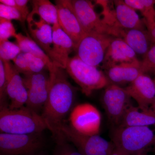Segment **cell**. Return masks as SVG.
<instances>
[{
  "instance_id": "8",
  "label": "cell",
  "mask_w": 155,
  "mask_h": 155,
  "mask_svg": "<svg viewBox=\"0 0 155 155\" xmlns=\"http://www.w3.org/2000/svg\"><path fill=\"white\" fill-rule=\"evenodd\" d=\"M41 133L0 134L1 155H32L43 146Z\"/></svg>"
},
{
  "instance_id": "17",
  "label": "cell",
  "mask_w": 155,
  "mask_h": 155,
  "mask_svg": "<svg viewBox=\"0 0 155 155\" xmlns=\"http://www.w3.org/2000/svg\"><path fill=\"white\" fill-rule=\"evenodd\" d=\"M125 88L140 110L150 107L155 98V84L149 76L142 74Z\"/></svg>"
},
{
  "instance_id": "32",
  "label": "cell",
  "mask_w": 155,
  "mask_h": 155,
  "mask_svg": "<svg viewBox=\"0 0 155 155\" xmlns=\"http://www.w3.org/2000/svg\"><path fill=\"white\" fill-rule=\"evenodd\" d=\"M28 2L29 1L28 0H16V8L18 10L21 15L22 23H25L30 14L28 7Z\"/></svg>"
},
{
  "instance_id": "31",
  "label": "cell",
  "mask_w": 155,
  "mask_h": 155,
  "mask_svg": "<svg viewBox=\"0 0 155 155\" xmlns=\"http://www.w3.org/2000/svg\"><path fill=\"white\" fill-rule=\"evenodd\" d=\"M0 18L8 20H15L22 22V17L16 8L9 7L0 3Z\"/></svg>"
},
{
  "instance_id": "10",
  "label": "cell",
  "mask_w": 155,
  "mask_h": 155,
  "mask_svg": "<svg viewBox=\"0 0 155 155\" xmlns=\"http://www.w3.org/2000/svg\"><path fill=\"white\" fill-rule=\"evenodd\" d=\"M70 125L78 133L89 136L99 135L101 116L97 108L89 103L77 105L69 116Z\"/></svg>"
},
{
  "instance_id": "19",
  "label": "cell",
  "mask_w": 155,
  "mask_h": 155,
  "mask_svg": "<svg viewBox=\"0 0 155 155\" xmlns=\"http://www.w3.org/2000/svg\"><path fill=\"white\" fill-rule=\"evenodd\" d=\"M106 71V75L110 84L121 87L122 85L130 84L140 75L145 74L142 71L140 64L118 65Z\"/></svg>"
},
{
  "instance_id": "28",
  "label": "cell",
  "mask_w": 155,
  "mask_h": 155,
  "mask_svg": "<svg viewBox=\"0 0 155 155\" xmlns=\"http://www.w3.org/2000/svg\"><path fill=\"white\" fill-rule=\"evenodd\" d=\"M53 155H84L63 137H58Z\"/></svg>"
},
{
  "instance_id": "3",
  "label": "cell",
  "mask_w": 155,
  "mask_h": 155,
  "mask_svg": "<svg viewBox=\"0 0 155 155\" xmlns=\"http://www.w3.org/2000/svg\"><path fill=\"white\" fill-rule=\"evenodd\" d=\"M111 142L116 147L130 155L155 147V131L149 127L122 126L113 127Z\"/></svg>"
},
{
  "instance_id": "34",
  "label": "cell",
  "mask_w": 155,
  "mask_h": 155,
  "mask_svg": "<svg viewBox=\"0 0 155 155\" xmlns=\"http://www.w3.org/2000/svg\"><path fill=\"white\" fill-rule=\"evenodd\" d=\"M0 3L6 6L16 8V0H1Z\"/></svg>"
},
{
  "instance_id": "39",
  "label": "cell",
  "mask_w": 155,
  "mask_h": 155,
  "mask_svg": "<svg viewBox=\"0 0 155 155\" xmlns=\"http://www.w3.org/2000/svg\"></svg>"
},
{
  "instance_id": "9",
  "label": "cell",
  "mask_w": 155,
  "mask_h": 155,
  "mask_svg": "<svg viewBox=\"0 0 155 155\" xmlns=\"http://www.w3.org/2000/svg\"><path fill=\"white\" fill-rule=\"evenodd\" d=\"M72 8L85 34L98 33L117 36V28L107 24L95 11L94 5L90 1L71 0Z\"/></svg>"
},
{
  "instance_id": "37",
  "label": "cell",
  "mask_w": 155,
  "mask_h": 155,
  "mask_svg": "<svg viewBox=\"0 0 155 155\" xmlns=\"http://www.w3.org/2000/svg\"><path fill=\"white\" fill-rule=\"evenodd\" d=\"M150 108L155 110V98L152 104L151 105Z\"/></svg>"
},
{
  "instance_id": "12",
  "label": "cell",
  "mask_w": 155,
  "mask_h": 155,
  "mask_svg": "<svg viewBox=\"0 0 155 155\" xmlns=\"http://www.w3.org/2000/svg\"><path fill=\"white\" fill-rule=\"evenodd\" d=\"M115 9L110 11L107 6L104 8V19L108 25L117 28L145 29L144 20L140 19L132 8L123 1H114Z\"/></svg>"
},
{
  "instance_id": "7",
  "label": "cell",
  "mask_w": 155,
  "mask_h": 155,
  "mask_svg": "<svg viewBox=\"0 0 155 155\" xmlns=\"http://www.w3.org/2000/svg\"><path fill=\"white\" fill-rule=\"evenodd\" d=\"M114 37L105 34H85L76 48V55L86 64L97 67L102 63Z\"/></svg>"
},
{
  "instance_id": "33",
  "label": "cell",
  "mask_w": 155,
  "mask_h": 155,
  "mask_svg": "<svg viewBox=\"0 0 155 155\" xmlns=\"http://www.w3.org/2000/svg\"><path fill=\"white\" fill-rule=\"evenodd\" d=\"M145 25L151 41L152 43H155V22Z\"/></svg>"
},
{
  "instance_id": "15",
  "label": "cell",
  "mask_w": 155,
  "mask_h": 155,
  "mask_svg": "<svg viewBox=\"0 0 155 155\" xmlns=\"http://www.w3.org/2000/svg\"><path fill=\"white\" fill-rule=\"evenodd\" d=\"M3 62L8 74L7 94L10 101L8 107L11 109L22 107L26 105L28 99L23 78L11 61Z\"/></svg>"
},
{
  "instance_id": "35",
  "label": "cell",
  "mask_w": 155,
  "mask_h": 155,
  "mask_svg": "<svg viewBox=\"0 0 155 155\" xmlns=\"http://www.w3.org/2000/svg\"><path fill=\"white\" fill-rule=\"evenodd\" d=\"M110 155H130L127 153L125 152L122 150L115 147V149Z\"/></svg>"
},
{
  "instance_id": "20",
  "label": "cell",
  "mask_w": 155,
  "mask_h": 155,
  "mask_svg": "<svg viewBox=\"0 0 155 155\" xmlns=\"http://www.w3.org/2000/svg\"><path fill=\"white\" fill-rule=\"evenodd\" d=\"M118 38L123 40L136 54L143 56L151 45L147 31L145 29L121 28L119 29Z\"/></svg>"
},
{
  "instance_id": "1",
  "label": "cell",
  "mask_w": 155,
  "mask_h": 155,
  "mask_svg": "<svg viewBox=\"0 0 155 155\" xmlns=\"http://www.w3.org/2000/svg\"><path fill=\"white\" fill-rule=\"evenodd\" d=\"M64 70L54 65L48 71L49 90L41 115L48 129L54 136L58 127L64 123V119L74 108L75 98V87L68 80Z\"/></svg>"
},
{
  "instance_id": "29",
  "label": "cell",
  "mask_w": 155,
  "mask_h": 155,
  "mask_svg": "<svg viewBox=\"0 0 155 155\" xmlns=\"http://www.w3.org/2000/svg\"><path fill=\"white\" fill-rule=\"evenodd\" d=\"M16 29L11 20L0 18V42L8 40L17 35Z\"/></svg>"
},
{
  "instance_id": "30",
  "label": "cell",
  "mask_w": 155,
  "mask_h": 155,
  "mask_svg": "<svg viewBox=\"0 0 155 155\" xmlns=\"http://www.w3.org/2000/svg\"><path fill=\"white\" fill-rule=\"evenodd\" d=\"M8 74L2 60L0 59V102L1 107L7 106L6 104L7 98V87Z\"/></svg>"
},
{
  "instance_id": "22",
  "label": "cell",
  "mask_w": 155,
  "mask_h": 155,
  "mask_svg": "<svg viewBox=\"0 0 155 155\" xmlns=\"http://www.w3.org/2000/svg\"><path fill=\"white\" fill-rule=\"evenodd\" d=\"M15 38L21 52L31 54L41 59L44 62L48 71L54 68V65L48 56L29 35L25 36L22 33H17Z\"/></svg>"
},
{
  "instance_id": "25",
  "label": "cell",
  "mask_w": 155,
  "mask_h": 155,
  "mask_svg": "<svg viewBox=\"0 0 155 155\" xmlns=\"http://www.w3.org/2000/svg\"><path fill=\"white\" fill-rule=\"evenodd\" d=\"M124 2L141 12L145 24L155 22V0H125Z\"/></svg>"
},
{
  "instance_id": "6",
  "label": "cell",
  "mask_w": 155,
  "mask_h": 155,
  "mask_svg": "<svg viewBox=\"0 0 155 155\" xmlns=\"http://www.w3.org/2000/svg\"><path fill=\"white\" fill-rule=\"evenodd\" d=\"M131 98L125 88L110 84L105 88L102 104L113 127L121 125L127 110L133 106Z\"/></svg>"
},
{
  "instance_id": "5",
  "label": "cell",
  "mask_w": 155,
  "mask_h": 155,
  "mask_svg": "<svg viewBox=\"0 0 155 155\" xmlns=\"http://www.w3.org/2000/svg\"><path fill=\"white\" fill-rule=\"evenodd\" d=\"M55 136L72 143L84 155H110L115 148L112 142L99 135L81 134L65 123L58 127Z\"/></svg>"
},
{
  "instance_id": "11",
  "label": "cell",
  "mask_w": 155,
  "mask_h": 155,
  "mask_svg": "<svg viewBox=\"0 0 155 155\" xmlns=\"http://www.w3.org/2000/svg\"><path fill=\"white\" fill-rule=\"evenodd\" d=\"M23 82L28 93L25 106L38 114L47 100L50 87V75L44 71L24 75Z\"/></svg>"
},
{
  "instance_id": "38",
  "label": "cell",
  "mask_w": 155,
  "mask_h": 155,
  "mask_svg": "<svg viewBox=\"0 0 155 155\" xmlns=\"http://www.w3.org/2000/svg\"><path fill=\"white\" fill-rule=\"evenodd\" d=\"M155 78H154V79L153 81H154V83L155 84Z\"/></svg>"
},
{
  "instance_id": "26",
  "label": "cell",
  "mask_w": 155,
  "mask_h": 155,
  "mask_svg": "<svg viewBox=\"0 0 155 155\" xmlns=\"http://www.w3.org/2000/svg\"><path fill=\"white\" fill-rule=\"evenodd\" d=\"M21 52L19 46L9 40L0 42V59L13 61Z\"/></svg>"
},
{
  "instance_id": "23",
  "label": "cell",
  "mask_w": 155,
  "mask_h": 155,
  "mask_svg": "<svg viewBox=\"0 0 155 155\" xmlns=\"http://www.w3.org/2000/svg\"><path fill=\"white\" fill-rule=\"evenodd\" d=\"M13 61L17 71L24 75L41 72L46 67L41 59L28 53H20Z\"/></svg>"
},
{
  "instance_id": "40",
  "label": "cell",
  "mask_w": 155,
  "mask_h": 155,
  "mask_svg": "<svg viewBox=\"0 0 155 155\" xmlns=\"http://www.w3.org/2000/svg\"></svg>"
},
{
  "instance_id": "21",
  "label": "cell",
  "mask_w": 155,
  "mask_h": 155,
  "mask_svg": "<svg viewBox=\"0 0 155 155\" xmlns=\"http://www.w3.org/2000/svg\"><path fill=\"white\" fill-rule=\"evenodd\" d=\"M119 126L155 127V110L150 107L140 110L132 106L127 110Z\"/></svg>"
},
{
  "instance_id": "18",
  "label": "cell",
  "mask_w": 155,
  "mask_h": 155,
  "mask_svg": "<svg viewBox=\"0 0 155 155\" xmlns=\"http://www.w3.org/2000/svg\"><path fill=\"white\" fill-rule=\"evenodd\" d=\"M26 21L31 38L48 55L52 45V26L31 12Z\"/></svg>"
},
{
  "instance_id": "4",
  "label": "cell",
  "mask_w": 155,
  "mask_h": 155,
  "mask_svg": "<svg viewBox=\"0 0 155 155\" xmlns=\"http://www.w3.org/2000/svg\"><path fill=\"white\" fill-rule=\"evenodd\" d=\"M65 70L87 96L94 91L105 88L110 84L102 71L86 64L76 55L69 58Z\"/></svg>"
},
{
  "instance_id": "2",
  "label": "cell",
  "mask_w": 155,
  "mask_h": 155,
  "mask_svg": "<svg viewBox=\"0 0 155 155\" xmlns=\"http://www.w3.org/2000/svg\"><path fill=\"white\" fill-rule=\"evenodd\" d=\"M46 129L48 125L42 116L26 106L16 109L1 107V133L31 134L42 133Z\"/></svg>"
},
{
  "instance_id": "27",
  "label": "cell",
  "mask_w": 155,
  "mask_h": 155,
  "mask_svg": "<svg viewBox=\"0 0 155 155\" xmlns=\"http://www.w3.org/2000/svg\"><path fill=\"white\" fill-rule=\"evenodd\" d=\"M140 67L144 74L155 72V43H152L149 49L140 61Z\"/></svg>"
},
{
  "instance_id": "24",
  "label": "cell",
  "mask_w": 155,
  "mask_h": 155,
  "mask_svg": "<svg viewBox=\"0 0 155 155\" xmlns=\"http://www.w3.org/2000/svg\"><path fill=\"white\" fill-rule=\"evenodd\" d=\"M32 11L31 13L36 14L48 24L54 25L58 23V10L48 0L31 1Z\"/></svg>"
},
{
  "instance_id": "36",
  "label": "cell",
  "mask_w": 155,
  "mask_h": 155,
  "mask_svg": "<svg viewBox=\"0 0 155 155\" xmlns=\"http://www.w3.org/2000/svg\"><path fill=\"white\" fill-rule=\"evenodd\" d=\"M148 150H146L134 154L133 155H149L148 153Z\"/></svg>"
},
{
  "instance_id": "13",
  "label": "cell",
  "mask_w": 155,
  "mask_h": 155,
  "mask_svg": "<svg viewBox=\"0 0 155 155\" xmlns=\"http://www.w3.org/2000/svg\"><path fill=\"white\" fill-rule=\"evenodd\" d=\"M55 2L58 10L59 25L72 40L75 49L78 43L85 35V32L76 17L71 0H57Z\"/></svg>"
},
{
  "instance_id": "14",
  "label": "cell",
  "mask_w": 155,
  "mask_h": 155,
  "mask_svg": "<svg viewBox=\"0 0 155 155\" xmlns=\"http://www.w3.org/2000/svg\"><path fill=\"white\" fill-rule=\"evenodd\" d=\"M52 28V45L48 56L55 66L65 69L69 55L75 50V45L59 23L53 25Z\"/></svg>"
},
{
  "instance_id": "16",
  "label": "cell",
  "mask_w": 155,
  "mask_h": 155,
  "mask_svg": "<svg viewBox=\"0 0 155 155\" xmlns=\"http://www.w3.org/2000/svg\"><path fill=\"white\" fill-rule=\"evenodd\" d=\"M136 54L123 40L114 38L108 47L102 64L105 70L123 64H140Z\"/></svg>"
}]
</instances>
